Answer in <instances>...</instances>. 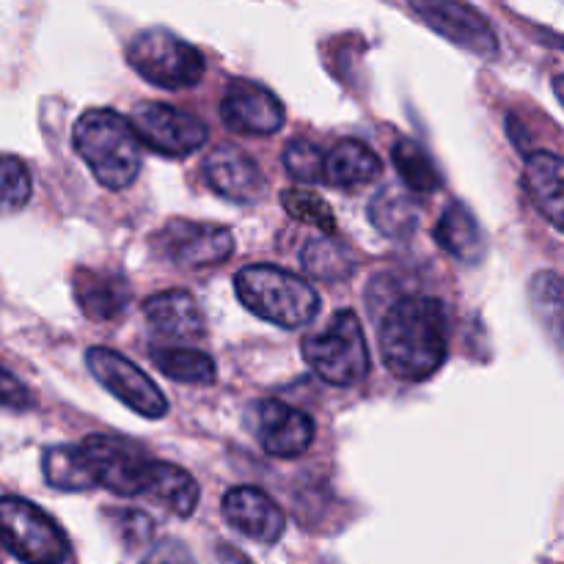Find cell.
I'll list each match as a JSON object with an SVG mask.
<instances>
[{"mask_svg": "<svg viewBox=\"0 0 564 564\" xmlns=\"http://www.w3.org/2000/svg\"><path fill=\"white\" fill-rule=\"evenodd\" d=\"M413 14L422 17L433 31L455 42L457 47L479 55V58H496L499 55V36L490 28L488 17L474 6L460 0H413Z\"/></svg>", "mask_w": 564, "mask_h": 564, "instance_id": "obj_11", "label": "cell"}, {"mask_svg": "<svg viewBox=\"0 0 564 564\" xmlns=\"http://www.w3.org/2000/svg\"><path fill=\"white\" fill-rule=\"evenodd\" d=\"M143 317L158 334L171 339H204L207 336V319L202 306L187 290L158 292L143 303Z\"/></svg>", "mask_w": 564, "mask_h": 564, "instance_id": "obj_16", "label": "cell"}, {"mask_svg": "<svg viewBox=\"0 0 564 564\" xmlns=\"http://www.w3.org/2000/svg\"><path fill=\"white\" fill-rule=\"evenodd\" d=\"M80 449L91 466L97 488H108L116 496H143L149 457L132 441L113 435H88Z\"/></svg>", "mask_w": 564, "mask_h": 564, "instance_id": "obj_10", "label": "cell"}, {"mask_svg": "<svg viewBox=\"0 0 564 564\" xmlns=\"http://www.w3.org/2000/svg\"><path fill=\"white\" fill-rule=\"evenodd\" d=\"M33 408V394L9 367L0 364V411H31Z\"/></svg>", "mask_w": 564, "mask_h": 564, "instance_id": "obj_32", "label": "cell"}, {"mask_svg": "<svg viewBox=\"0 0 564 564\" xmlns=\"http://www.w3.org/2000/svg\"><path fill=\"white\" fill-rule=\"evenodd\" d=\"M529 297H532V308L538 314L540 323L551 330L554 336L562 334V279L551 270H543L529 284Z\"/></svg>", "mask_w": 564, "mask_h": 564, "instance_id": "obj_28", "label": "cell"}, {"mask_svg": "<svg viewBox=\"0 0 564 564\" xmlns=\"http://www.w3.org/2000/svg\"><path fill=\"white\" fill-rule=\"evenodd\" d=\"M301 262L306 273L319 281H341L356 270V262L347 257V248L336 246L334 240H312L301 251Z\"/></svg>", "mask_w": 564, "mask_h": 564, "instance_id": "obj_26", "label": "cell"}, {"mask_svg": "<svg viewBox=\"0 0 564 564\" xmlns=\"http://www.w3.org/2000/svg\"><path fill=\"white\" fill-rule=\"evenodd\" d=\"M33 182L25 163L14 154H0V218L14 215L31 202Z\"/></svg>", "mask_w": 564, "mask_h": 564, "instance_id": "obj_27", "label": "cell"}, {"mask_svg": "<svg viewBox=\"0 0 564 564\" xmlns=\"http://www.w3.org/2000/svg\"><path fill=\"white\" fill-rule=\"evenodd\" d=\"M204 174H207L209 187L218 196L237 204H251L262 198L264 185H268L257 160L248 158L242 149L229 147V143L218 147L204 160Z\"/></svg>", "mask_w": 564, "mask_h": 564, "instance_id": "obj_15", "label": "cell"}, {"mask_svg": "<svg viewBox=\"0 0 564 564\" xmlns=\"http://www.w3.org/2000/svg\"><path fill=\"white\" fill-rule=\"evenodd\" d=\"M138 143L163 158H187L207 143L209 130L198 116L165 102H143L132 110L130 119Z\"/></svg>", "mask_w": 564, "mask_h": 564, "instance_id": "obj_7", "label": "cell"}, {"mask_svg": "<svg viewBox=\"0 0 564 564\" xmlns=\"http://www.w3.org/2000/svg\"><path fill=\"white\" fill-rule=\"evenodd\" d=\"M75 301L88 319H113L130 303V284L119 273L108 270H75Z\"/></svg>", "mask_w": 564, "mask_h": 564, "instance_id": "obj_18", "label": "cell"}, {"mask_svg": "<svg viewBox=\"0 0 564 564\" xmlns=\"http://www.w3.org/2000/svg\"><path fill=\"white\" fill-rule=\"evenodd\" d=\"M0 545L25 564H61L69 556L64 529L20 496H0Z\"/></svg>", "mask_w": 564, "mask_h": 564, "instance_id": "obj_6", "label": "cell"}, {"mask_svg": "<svg viewBox=\"0 0 564 564\" xmlns=\"http://www.w3.org/2000/svg\"><path fill=\"white\" fill-rule=\"evenodd\" d=\"M110 521H113L116 534H119L127 549H141V545H147L154 538V521L141 510L113 512Z\"/></svg>", "mask_w": 564, "mask_h": 564, "instance_id": "obj_31", "label": "cell"}, {"mask_svg": "<svg viewBox=\"0 0 564 564\" xmlns=\"http://www.w3.org/2000/svg\"><path fill=\"white\" fill-rule=\"evenodd\" d=\"M220 510H224V518L229 527H235L237 532L257 540V543L273 545L284 534V510L259 488H248V485L231 488L224 496V507Z\"/></svg>", "mask_w": 564, "mask_h": 564, "instance_id": "obj_14", "label": "cell"}, {"mask_svg": "<svg viewBox=\"0 0 564 564\" xmlns=\"http://www.w3.org/2000/svg\"><path fill=\"white\" fill-rule=\"evenodd\" d=\"M246 422L248 430L262 444V449L268 455L281 457V460L301 457L312 446L314 433H317L308 413L279 400L253 402L246 413Z\"/></svg>", "mask_w": 564, "mask_h": 564, "instance_id": "obj_12", "label": "cell"}, {"mask_svg": "<svg viewBox=\"0 0 564 564\" xmlns=\"http://www.w3.org/2000/svg\"><path fill=\"white\" fill-rule=\"evenodd\" d=\"M391 160H394V169L397 174H400V180L405 182L413 193H435L441 187L438 169H435V163L430 160V154L424 152L416 141H411V138L397 141Z\"/></svg>", "mask_w": 564, "mask_h": 564, "instance_id": "obj_25", "label": "cell"}, {"mask_svg": "<svg viewBox=\"0 0 564 564\" xmlns=\"http://www.w3.org/2000/svg\"><path fill=\"white\" fill-rule=\"evenodd\" d=\"M149 358H152V364L165 378L176 380V383H215V361L202 350H191V347H152Z\"/></svg>", "mask_w": 564, "mask_h": 564, "instance_id": "obj_22", "label": "cell"}, {"mask_svg": "<svg viewBox=\"0 0 564 564\" xmlns=\"http://www.w3.org/2000/svg\"><path fill=\"white\" fill-rule=\"evenodd\" d=\"M143 496L163 505L174 516L191 518L196 512L202 490H198L196 479L185 468L174 466V463L152 460L149 463L147 482H143Z\"/></svg>", "mask_w": 564, "mask_h": 564, "instance_id": "obj_20", "label": "cell"}, {"mask_svg": "<svg viewBox=\"0 0 564 564\" xmlns=\"http://www.w3.org/2000/svg\"><path fill=\"white\" fill-rule=\"evenodd\" d=\"M143 564H196V560H193L185 543H180V540H163V543L149 549Z\"/></svg>", "mask_w": 564, "mask_h": 564, "instance_id": "obj_33", "label": "cell"}, {"mask_svg": "<svg viewBox=\"0 0 564 564\" xmlns=\"http://www.w3.org/2000/svg\"><path fill=\"white\" fill-rule=\"evenodd\" d=\"M220 119L240 135H273L284 127V105L270 88L251 80H235L220 99Z\"/></svg>", "mask_w": 564, "mask_h": 564, "instance_id": "obj_13", "label": "cell"}, {"mask_svg": "<svg viewBox=\"0 0 564 564\" xmlns=\"http://www.w3.org/2000/svg\"><path fill=\"white\" fill-rule=\"evenodd\" d=\"M383 163L378 154L356 138H345L323 158V182L334 187H356L378 180Z\"/></svg>", "mask_w": 564, "mask_h": 564, "instance_id": "obj_21", "label": "cell"}, {"mask_svg": "<svg viewBox=\"0 0 564 564\" xmlns=\"http://www.w3.org/2000/svg\"><path fill=\"white\" fill-rule=\"evenodd\" d=\"M86 364L94 378H97V383L105 386L116 400L124 402L138 416L163 419L169 413V402H165L163 391L130 358L119 356L108 347H91L86 352Z\"/></svg>", "mask_w": 564, "mask_h": 564, "instance_id": "obj_9", "label": "cell"}, {"mask_svg": "<svg viewBox=\"0 0 564 564\" xmlns=\"http://www.w3.org/2000/svg\"><path fill=\"white\" fill-rule=\"evenodd\" d=\"M380 356L391 375L411 383L433 378L449 356V317L435 297H402L380 325Z\"/></svg>", "mask_w": 564, "mask_h": 564, "instance_id": "obj_1", "label": "cell"}, {"mask_svg": "<svg viewBox=\"0 0 564 564\" xmlns=\"http://www.w3.org/2000/svg\"><path fill=\"white\" fill-rule=\"evenodd\" d=\"M564 163L554 152H534L523 165V191L532 198L534 209L549 220L554 229H562V204H564Z\"/></svg>", "mask_w": 564, "mask_h": 564, "instance_id": "obj_17", "label": "cell"}, {"mask_svg": "<svg viewBox=\"0 0 564 564\" xmlns=\"http://www.w3.org/2000/svg\"><path fill=\"white\" fill-rule=\"evenodd\" d=\"M152 248L176 268H215L235 253V237L224 226L176 218L154 231Z\"/></svg>", "mask_w": 564, "mask_h": 564, "instance_id": "obj_8", "label": "cell"}, {"mask_svg": "<svg viewBox=\"0 0 564 564\" xmlns=\"http://www.w3.org/2000/svg\"><path fill=\"white\" fill-rule=\"evenodd\" d=\"M433 235L449 257L460 259L466 264H479L485 259V253H488V240H485L482 226L474 218L471 209L460 202H452L444 209L441 220L435 224Z\"/></svg>", "mask_w": 564, "mask_h": 564, "instance_id": "obj_19", "label": "cell"}, {"mask_svg": "<svg viewBox=\"0 0 564 564\" xmlns=\"http://www.w3.org/2000/svg\"><path fill=\"white\" fill-rule=\"evenodd\" d=\"M75 152L108 191H124L141 174V143L130 121L108 108H91L72 132Z\"/></svg>", "mask_w": 564, "mask_h": 564, "instance_id": "obj_2", "label": "cell"}, {"mask_svg": "<svg viewBox=\"0 0 564 564\" xmlns=\"http://www.w3.org/2000/svg\"><path fill=\"white\" fill-rule=\"evenodd\" d=\"M218 562L220 564H251L246 560V556L240 554V551L237 549H229V545H220V551H218Z\"/></svg>", "mask_w": 564, "mask_h": 564, "instance_id": "obj_34", "label": "cell"}, {"mask_svg": "<svg viewBox=\"0 0 564 564\" xmlns=\"http://www.w3.org/2000/svg\"><path fill=\"white\" fill-rule=\"evenodd\" d=\"M303 358L319 380L330 386L361 383L369 375V347L361 319L350 308H341L319 328L303 339Z\"/></svg>", "mask_w": 564, "mask_h": 564, "instance_id": "obj_4", "label": "cell"}, {"mask_svg": "<svg viewBox=\"0 0 564 564\" xmlns=\"http://www.w3.org/2000/svg\"><path fill=\"white\" fill-rule=\"evenodd\" d=\"M127 61L143 80L158 88H169V91L193 88L202 83L204 69H207L202 50L165 28H149L138 33L127 44Z\"/></svg>", "mask_w": 564, "mask_h": 564, "instance_id": "obj_5", "label": "cell"}, {"mask_svg": "<svg viewBox=\"0 0 564 564\" xmlns=\"http://www.w3.org/2000/svg\"><path fill=\"white\" fill-rule=\"evenodd\" d=\"M325 152L312 141H292L284 149V169L297 182H323Z\"/></svg>", "mask_w": 564, "mask_h": 564, "instance_id": "obj_30", "label": "cell"}, {"mask_svg": "<svg viewBox=\"0 0 564 564\" xmlns=\"http://www.w3.org/2000/svg\"><path fill=\"white\" fill-rule=\"evenodd\" d=\"M369 218L372 226L383 237L391 240H408L419 229V209L408 196L397 191H380L369 204Z\"/></svg>", "mask_w": 564, "mask_h": 564, "instance_id": "obj_24", "label": "cell"}, {"mask_svg": "<svg viewBox=\"0 0 564 564\" xmlns=\"http://www.w3.org/2000/svg\"><path fill=\"white\" fill-rule=\"evenodd\" d=\"M235 292L251 314L284 330H297L319 314L314 286L273 264H248L235 275Z\"/></svg>", "mask_w": 564, "mask_h": 564, "instance_id": "obj_3", "label": "cell"}, {"mask_svg": "<svg viewBox=\"0 0 564 564\" xmlns=\"http://www.w3.org/2000/svg\"><path fill=\"white\" fill-rule=\"evenodd\" d=\"M281 204H284L286 213L295 220L308 226H317L325 235H336V215L330 209V204L325 202L323 196H317L314 191H303V187H290L281 196Z\"/></svg>", "mask_w": 564, "mask_h": 564, "instance_id": "obj_29", "label": "cell"}, {"mask_svg": "<svg viewBox=\"0 0 564 564\" xmlns=\"http://www.w3.org/2000/svg\"><path fill=\"white\" fill-rule=\"evenodd\" d=\"M42 468H44V479H47L50 488L55 490H69V494H77V490L97 488L91 466H88L80 444L53 446V449H47L44 452Z\"/></svg>", "mask_w": 564, "mask_h": 564, "instance_id": "obj_23", "label": "cell"}]
</instances>
